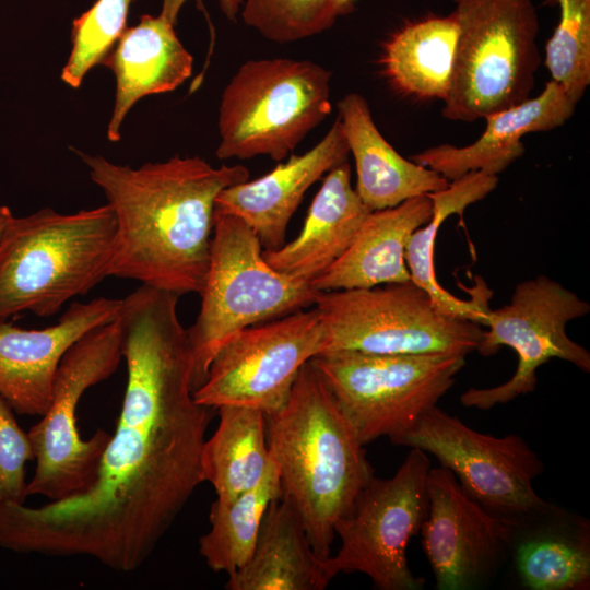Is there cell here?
I'll list each match as a JSON object with an SVG mask.
<instances>
[{
  "mask_svg": "<svg viewBox=\"0 0 590 590\" xmlns=\"http://www.w3.org/2000/svg\"><path fill=\"white\" fill-rule=\"evenodd\" d=\"M331 73L309 60L272 58L241 64L219 109L220 160H284L331 113Z\"/></svg>",
  "mask_w": 590,
  "mask_h": 590,
  "instance_id": "7",
  "label": "cell"
},
{
  "mask_svg": "<svg viewBox=\"0 0 590 590\" xmlns=\"http://www.w3.org/2000/svg\"><path fill=\"white\" fill-rule=\"evenodd\" d=\"M350 153L343 126L338 118L326 135L302 155H291L271 172L223 189L215 210L243 220L266 249L285 241L290 220L306 191L326 173L346 161Z\"/></svg>",
  "mask_w": 590,
  "mask_h": 590,
  "instance_id": "17",
  "label": "cell"
},
{
  "mask_svg": "<svg viewBox=\"0 0 590 590\" xmlns=\"http://www.w3.org/2000/svg\"><path fill=\"white\" fill-rule=\"evenodd\" d=\"M31 460H34V452L28 435L0 394V506L25 504L28 496L25 465Z\"/></svg>",
  "mask_w": 590,
  "mask_h": 590,
  "instance_id": "32",
  "label": "cell"
},
{
  "mask_svg": "<svg viewBox=\"0 0 590 590\" xmlns=\"http://www.w3.org/2000/svg\"><path fill=\"white\" fill-rule=\"evenodd\" d=\"M133 0H96L75 17L71 30V51L61 70V80L72 88L114 48L127 28Z\"/></svg>",
  "mask_w": 590,
  "mask_h": 590,
  "instance_id": "31",
  "label": "cell"
},
{
  "mask_svg": "<svg viewBox=\"0 0 590 590\" xmlns=\"http://www.w3.org/2000/svg\"><path fill=\"white\" fill-rule=\"evenodd\" d=\"M315 305L324 327L323 352L467 356L476 351L483 333L477 323L440 314L429 295L411 280L319 292Z\"/></svg>",
  "mask_w": 590,
  "mask_h": 590,
  "instance_id": "10",
  "label": "cell"
},
{
  "mask_svg": "<svg viewBox=\"0 0 590 590\" xmlns=\"http://www.w3.org/2000/svg\"><path fill=\"white\" fill-rule=\"evenodd\" d=\"M319 291L274 270L255 232L239 217L214 211L210 263L200 311L187 329L192 388L200 387L219 350L237 332L312 304Z\"/></svg>",
  "mask_w": 590,
  "mask_h": 590,
  "instance_id": "5",
  "label": "cell"
},
{
  "mask_svg": "<svg viewBox=\"0 0 590 590\" xmlns=\"http://www.w3.org/2000/svg\"><path fill=\"white\" fill-rule=\"evenodd\" d=\"M576 106L555 82L548 81L538 96L486 116L485 130L473 143L435 145L410 160L448 181L479 170L498 176L524 154L522 137L563 126L574 115Z\"/></svg>",
  "mask_w": 590,
  "mask_h": 590,
  "instance_id": "18",
  "label": "cell"
},
{
  "mask_svg": "<svg viewBox=\"0 0 590 590\" xmlns=\"http://www.w3.org/2000/svg\"><path fill=\"white\" fill-rule=\"evenodd\" d=\"M498 185V176L484 172H471L449 182L448 187L429 193L434 212L427 224L417 228L411 236L405 262L411 281L423 288L432 298L436 309L448 317L484 324L485 312L489 308L491 291L482 279L473 290L469 300L460 299L438 283L434 268V248L438 229L451 215L463 211L491 193Z\"/></svg>",
  "mask_w": 590,
  "mask_h": 590,
  "instance_id": "26",
  "label": "cell"
},
{
  "mask_svg": "<svg viewBox=\"0 0 590 590\" xmlns=\"http://www.w3.org/2000/svg\"><path fill=\"white\" fill-rule=\"evenodd\" d=\"M365 446L410 429L453 386L465 365L455 353L323 352L309 361Z\"/></svg>",
  "mask_w": 590,
  "mask_h": 590,
  "instance_id": "8",
  "label": "cell"
},
{
  "mask_svg": "<svg viewBox=\"0 0 590 590\" xmlns=\"http://www.w3.org/2000/svg\"><path fill=\"white\" fill-rule=\"evenodd\" d=\"M122 358L118 318L86 333L64 354L50 404L27 432L36 461L27 483L28 496L61 500L83 493L94 482L110 435L97 429L83 439L76 425V408L84 392L108 379Z\"/></svg>",
  "mask_w": 590,
  "mask_h": 590,
  "instance_id": "9",
  "label": "cell"
},
{
  "mask_svg": "<svg viewBox=\"0 0 590 590\" xmlns=\"http://www.w3.org/2000/svg\"><path fill=\"white\" fill-rule=\"evenodd\" d=\"M590 304L546 275L516 285L510 303L488 308L476 351L492 356L502 346L512 349L518 365L512 377L492 388H470L460 397L467 408L489 410L519 396L533 392L539 367L552 358L571 363L590 371V353L566 333V324L588 315Z\"/></svg>",
  "mask_w": 590,
  "mask_h": 590,
  "instance_id": "12",
  "label": "cell"
},
{
  "mask_svg": "<svg viewBox=\"0 0 590 590\" xmlns=\"http://www.w3.org/2000/svg\"><path fill=\"white\" fill-rule=\"evenodd\" d=\"M458 34L453 12L406 22L382 45V73L405 96L444 102L450 90Z\"/></svg>",
  "mask_w": 590,
  "mask_h": 590,
  "instance_id": "25",
  "label": "cell"
},
{
  "mask_svg": "<svg viewBox=\"0 0 590 590\" xmlns=\"http://www.w3.org/2000/svg\"><path fill=\"white\" fill-rule=\"evenodd\" d=\"M544 2L551 5L556 4V0H544Z\"/></svg>",
  "mask_w": 590,
  "mask_h": 590,
  "instance_id": "35",
  "label": "cell"
},
{
  "mask_svg": "<svg viewBox=\"0 0 590 590\" xmlns=\"http://www.w3.org/2000/svg\"><path fill=\"white\" fill-rule=\"evenodd\" d=\"M324 346L316 307L248 327L219 350L193 398L212 409L240 405L272 414L285 406L299 370Z\"/></svg>",
  "mask_w": 590,
  "mask_h": 590,
  "instance_id": "13",
  "label": "cell"
},
{
  "mask_svg": "<svg viewBox=\"0 0 590 590\" xmlns=\"http://www.w3.org/2000/svg\"><path fill=\"white\" fill-rule=\"evenodd\" d=\"M161 13L142 14L137 25L127 27L102 61L116 79L115 104L107 138L120 140L126 116L142 97L176 90L191 76L193 57Z\"/></svg>",
  "mask_w": 590,
  "mask_h": 590,
  "instance_id": "20",
  "label": "cell"
},
{
  "mask_svg": "<svg viewBox=\"0 0 590 590\" xmlns=\"http://www.w3.org/2000/svg\"><path fill=\"white\" fill-rule=\"evenodd\" d=\"M511 520L509 557L529 590L590 588V523L546 503Z\"/></svg>",
  "mask_w": 590,
  "mask_h": 590,
  "instance_id": "19",
  "label": "cell"
},
{
  "mask_svg": "<svg viewBox=\"0 0 590 590\" xmlns=\"http://www.w3.org/2000/svg\"><path fill=\"white\" fill-rule=\"evenodd\" d=\"M459 25L441 114L475 121L530 97L540 64L532 0H452Z\"/></svg>",
  "mask_w": 590,
  "mask_h": 590,
  "instance_id": "6",
  "label": "cell"
},
{
  "mask_svg": "<svg viewBox=\"0 0 590 590\" xmlns=\"http://www.w3.org/2000/svg\"><path fill=\"white\" fill-rule=\"evenodd\" d=\"M430 468L428 455L411 448L393 476L369 480L352 510L334 526L341 546L327 558L333 577L362 573L380 590L423 588L424 579L409 567L406 547L426 517Z\"/></svg>",
  "mask_w": 590,
  "mask_h": 590,
  "instance_id": "11",
  "label": "cell"
},
{
  "mask_svg": "<svg viewBox=\"0 0 590 590\" xmlns=\"http://www.w3.org/2000/svg\"><path fill=\"white\" fill-rule=\"evenodd\" d=\"M280 497V477L271 459L255 487L227 503L214 500L209 514L210 530L199 539V553L213 571L231 576L248 560L264 512Z\"/></svg>",
  "mask_w": 590,
  "mask_h": 590,
  "instance_id": "28",
  "label": "cell"
},
{
  "mask_svg": "<svg viewBox=\"0 0 590 590\" xmlns=\"http://www.w3.org/2000/svg\"><path fill=\"white\" fill-rule=\"evenodd\" d=\"M426 492L420 533L436 588H483L509 557L511 520L472 498L446 468H430Z\"/></svg>",
  "mask_w": 590,
  "mask_h": 590,
  "instance_id": "15",
  "label": "cell"
},
{
  "mask_svg": "<svg viewBox=\"0 0 590 590\" xmlns=\"http://www.w3.org/2000/svg\"><path fill=\"white\" fill-rule=\"evenodd\" d=\"M357 0H246L241 16L264 38L291 43L330 28Z\"/></svg>",
  "mask_w": 590,
  "mask_h": 590,
  "instance_id": "30",
  "label": "cell"
},
{
  "mask_svg": "<svg viewBox=\"0 0 590 590\" xmlns=\"http://www.w3.org/2000/svg\"><path fill=\"white\" fill-rule=\"evenodd\" d=\"M340 119L357 181L354 188L371 211L396 206L403 201L448 187L440 174L400 155L374 122L367 101L349 93L338 102Z\"/></svg>",
  "mask_w": 590,
  "mask_h": 590,
  "instance_id": "23",
  "label": "cell"
},
{
  "mask_svg": "<svg viewBox=\"0 0 590 590\" xmlns=\"http://www.w3.org/2000/svg\"><path fill=\"white\" fill-rule=\"evenodd\" d=\"M121 299L72 302L58 322L24 329L0 321V394L16 414L42 416L48 409L59 364L90 331L118 318Z\"/></svg>",
  "mask_w": 590,
  "mask_h": 590,
  "instance_id": "16",
  "label": "cell"
},
{
  "mask_svg": "<svg viewBox=\"0 0 590 590\" xmlns=\"http://www.w3.org/2000/svg\"><path fill=\"white\" fill-rule=\"evenodd\" d=\"M178 298L141 285L121 299L127 381L96 477L61 500L1 505L0 547L86 556L119 573L139 569L155 551L204 482L201 456L214 410L193 398Z\"/></svg>",
  "mask_w": 590,
  "mask_h": 590,
  "instance_id": "1",
  "label": "cell"
},
{
  "mask_svg": "<svg viewBox=\"0 0 590 590\" xmlns=\"http://www.w3.org/2000/svg\"><path fill=\"white\" fill-rule=\"evenodd\" d=\"M14 215L5 205H0V241L2 240L8 227L13 221Z\"/></svg>",
  "mask_w": 590,
  "mask_h": 590,
  "instance_id": "34",
  "label": "cell"
},
{
  "mask_svg": "<svg viewBox=\"0 0 590 590\" xmlns=\"http://www.w3.org/2000/svg\"><path fill=\"white\" fill-rule=\"evenodd\" d=\"M116 220L108 204L15 217L0 241V321L49 317L110 276Z\"/></svg>",
  "mask_w": 590,
  "mask_h": 590,
  "instance_id": "4",
  "label": "cell"
},
{
  "mask_svg": "<svg viewBox=\"0 0 590 590\" xmlns=\"http://www.w3.org/2000/svg\"><path fill=\"white\" fill-rule=\"evenodd\" d=\"M433 212L428 194L370 211L345 252L311 285L327 292L410 281L406 246L413 233L429 222Z\"/></svg>",
  "mask_w": 590,
  "mask_h": 590,
  "instance_id": "21",
  "label": "cell"
},
{
  "mask_svg": "<svg viewBox=\"0 0 590 590\" xmlns=\"http://www.w3.org/2000/svg\"><path fill=\"white\" fill-rule=\"evenodd\" d=\"M219 425L205 440L201 467L216 499L227 503L255 487L270 464L264 414L253 408L223 405Z\"/></svg>",
  "mask_w": 590,
  "mask_h": 590,
  "instance_id": "27",
  "label": "cell"
},
{
  "mask_svg": "<svg viewBox=\"0 0 590 590\" xmlns=\"http://www.w3.org/2000/svg\"><path fill=\"white\" fill-rule=\"evenodd\" d=\"M327 558L315 553L298 514L280 497L267 508L250 557L225 589L322 590L334 578Z\"/></svg>",
  "mask_w": 590,
  "mask_h": 590,
  "instance_id": "24",
  "label": "cell"
},
{
  "mask_svg": "<svg viewBox=\"0 0 590 590\" xmlns=\"http://www.w3.org/2000/svg\"><path fill=\"white\" fill-rule=\"evenodd\" d=\"M264 418L282 497L298 514L315 553L327 558L335 523L374 476L364 446L309 362L285 406Z\"/></svg>",
  "mask_w": 590,
  "mask_h": 590,
  "instance_id": "3",
  "label": "cell"
},
{
  "mask_svg": "<svg viewBox=\"0 0 590 590\" xmlns=\"http://www.w3.org/2000/svg\"><path fill=\"white\" fill-rule=\"evenodd\" d=\"M135 1V0H133ZM187 0H162L161 14L164 15L173 25H176L180 9ZM222 12L229 21H236L241 0H219ZM202 8V1L197 0Z\"/></svg>",
  "mask_w": 590,
  "mask_h": 590,
  "instance_id": "33",
  "label": "cell"
},
{
  "mask_svg": "<svg viewBox=\"0 0 590 590\" xmlns=\"http://www.w3.org/2000/svg\"><path fill=\"white\" fill-rule=\"evenodd\" d=\"M370 211L352 187L345 161L327 173L299 235L262 256L278 272L311 284L345 252Z\"/></svg>",
  "mask_w": 590,
  "mask_h": 590,
  "instance_id": "22",
  "label": "cell"
},
{
  "mask_svg": "<svg viewBox=\"0 0 590 590\" xmlns=\"http://www.w3.org/2000/svg\"><path fill=\"white\" fill-rule=\"evenodd\" d=\"M116 220L110 276L200 295L210 263L215 200L249 179L243 165L213 167L175 155L133 168L76 151Z\"/></svg>",
  "mask_w": 590,
  "mask_h": 590,
  "instance_id": "2",
  "label": "cell"
},
{
  "mask_svg": "<svg viewBox=\"0 0 590 590\" xmlns=\"http://www.w3.org/2000/svg\"><path fill=\"white\" fill-rule=\"evenodd\" d=\"M391 441L433 455L472 498L504 518L547 503L533 487L544 463L519 435L479 433L436 405Z\"/></svg>",
  "mask_w": 590,
  "mask_h": 590,
  "instance_id": "14",
  "label": "cell"
},
{
  "mask_svg": "<svg viewBox=\"0 0 590 590\" xmlns=\"http://www.w3.org/2000/svg\"><path fill=\"white\" fill-rule=\"evenodd\" d=\"M559 22L545 46V66L576 104L590 84V0H556Z\"/></svg>",
  "mask_w": 590,
  "mask_h": 590,
  "instance_id": "29",
  "label": "cell"
}]
</instances>
